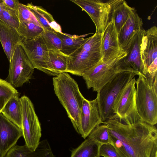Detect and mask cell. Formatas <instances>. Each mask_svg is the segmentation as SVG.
<instances>
[{"label":"cell","instance_id":"11","mask_svg":"<svg viewBox=\"0 0 157 157\" xmlns=\"http://www.w3.org/2000/svg\"><path fill=\"white\" fill-rule=\"evenodd\" d=\"M21 45L34 68L56 76L51 68L49 50L42 35L31 39L23 40Z\"/></svg>","mask_w":157,"mask_h":157},{"label":"cell","instance_id":"34","mask_svg":"<svg viewBox=\"0 0 157 157\" xmlns=\"http://www.w3.org/2000/svg\"><path fill=\"white\" fill-rule=\"evenodd\" d=\"M147 73L153 78L157 75V59L155 60L148 67Z\"/></svg>","mask_w":157,"mask_h":157},{"label":"cell","instance_id":"20","mask_svg":"<svg viewBox=\"0 0 157 157\" xmlns=\"http://www.w3.org/2000/svg\"><path fill=\"white\" fill-rule=\"evenodd\" d=\"M26 6L34 15L44 31L54 33L61 32L60 26L54 19L52 15L40 6L28 3Z\"/></svg>","mask_w":157,"mask_h":157},{"label":"cell","instance_id":"16","mask_svg":"<svg viewBox=\"0 0 157 157\" xmlns=\"http://www.w3.org/2000/svg\"><path fill=\"white\" fill-rule=\"evenodd\" d=\"M141 60L147 71L149 65L157 59V28L154 26L145 30L140 47Z\"/></svg>","mask_w":157,"mask_h":157},{"label":"cell","instance_id":"12","mask_svg":"<svg viewBox=\"0 0 157 157\" xmlns=\"http://www.w3.org/2000/svg\"><path fill=\"white\" fill-rule=\"evenodd\" d=\"M103 124L97 98L90 101L84 98L81 111L79 134L85 139L94 128Z\"/></svg>","mask_w":157,"mask_h":157},{"label":"cell","instance_id":"31","mask_svg":"<svg viewBox=\"0 0 157 157\" xmlns=\"http://www.w3.org/2000/svg\"><path fill=\"white\" fill-rule=\"evenodd\" d=\"M0 19L16 29L19 25L20 22L17 14L6 7V9L4 10L0 14Z\"/></svg>","mask_w":157,"mask_h":157},{"label":"cell","instance_id":"13","mask_svg":"<svg viewBox=\"0 0 157 157\" xmlns=\"http://www.w3.org/2000/svg\"><path fill=\"white\" fill-rule=\"evenodd\" d=\"M23 136L22 130L1 113H0V157H5L8 151Z\"/></svg>","mask_w":157,"mask_h":157},{"label":"cell","instance_id":"19","mask_svg":"<svg viewBox=\"0 0 157 157\" xmlns=\"http://www.w3.org/2000/svg\"><path fill=\"white\" fill-rule=\"evenodd\" d=\"M5 157H56L53 154L48 140L40 141L34 151L29 149L25 144L15 145L7 152Z\"/></svg>","mask_w":157,"mask_h":157},{"label":"cell","instance_id":"28","mask_svg":"<svg viewBox=\"0 0 157 157\" xmlns=\"http://www.w3.org/2000/svg\"><path fill=\"white\" fill-rule=\"evenodd\" d=\"M42 36L49 50H61L62 46V41L56 33L44 31L42 34Z\"/></svg>","mask_w":157,"mask_h":157},{"label":"cell","instance_id":"22","mask_svg":"<svg viewBox=\"0 0 157 157\" xmlns=\"http://www.w3.org/2000/svg\"><path fill=\"white\" fill-rule=\"evenodd\" d=\"M1 113L21 128V102L19 96H15L11 98L5 106Z\"/></svg>","mask_w":157,"mask_h":157},{"label":"cell","instance_id":"9","mask_svg":"<svg viewBox=\"0 0 157 157\" xmlns=\"http://www.w3.org/2000/svg\"><path fill=\"white\" fill-rule=\"evenodd\" d=\"M9 62L6 81L14 87H21L31 79L35 68L21 45L16 46Z\"/></svg>","mask_w":157,"mask_h":157},{"label":"cell","instance_id":"17","mask_svg":"<svg viewBox=\"0 0 157 157\" xmlns=\"http://www.w3.org/2000/svg\"><path fill=\"white\" fill-rule=\"evenodd\" d=\"M142 20L135 9L118 34L119 44L124 51L135 36L143 29Z\"/></svg>","mask_w":157,"mask_h":157},{"label":"cell","instance_id":"1","mask_svg":"<svg viewBox=\"0 0 157 157\" xmlns=\"http://www.w3.org/2000/svg\"><path fill=\"white\" fill-rule=\"evenodd\" d=\"M103 124L108 129L109 144L119 157L157 156V130L154 125L142 121L128 125L117 118Z\"/></svg>","mask_w":157,"mask_h":157},{"label":"cell","instance_id":"26","mask_svg":"<svg viewBox=\"0 0 157 157\" xmlns=\"http://www.w3.org/2000/svg\"><path fill=\"white\" fill-rule=\"evenodd\" d=\"M17 30L23 40L34 38L41 35L44 32L40 26L26 22L20 23Z\"/></svg>","mask_w":157,"mask_h":157},{"label":"cell","instance_id":"6","mask_svg":"<svg viewBox=\"0 0 157 157\" xmlns=\"http://www.w3.org/2000/svg\"><path fill=\"white\" fill-rule=\"evenodd\" d=\"M124 0H70L85 11L94 23L96 32L102 33L111 21L114 10Z\"/></svg>","mask_w":157,"mask_h":157},{"label":"cell","instance_id":"8","mask_svg":"<svg viewBox=\"0 0 157 157\" xmlns=\"http://www.w3.org/2000/svg\"><path fill=\"white\" fill-rule=\"evenodd\" d=\"M20 99L23 137L25 144L31 150L34 151L40 141L41 136L40 124L30 99L27 96L23 95Z\"/></svg>","mask_w":157,"mask_h":157},{"label":"cell","instance_id":"4","mask_svg":"<svg viewBox=\"0 0 157 157\" xmlns=\"http://www.w3.org/2000/svg\"><path fill=\"white\" fill-rule=\"evenodd\" d=\"M126 52L116 58L106 62L101 60L97 64L82 75L87 88H92L97 93L108 82L119 74L125 71L138 74L126 63L124 58Z\"/></svg>","mask_w":157,"mask_h":157},{"label":"cell","instance_id":"21","mask_svg":"<svg viewBox=\"0 0 157 157\" xmlns=\"http://www.w3.org/2000/svg\"><path fill=\"white\" fill-rule=\"evenodd\" d=\"M56 33L60 38L62 42L60 52L68 56H71L75 53L89 38H84L88 34L78 36L71 35L62 32H58Z\"/></svg>","mask_w":157,"mask_h":157},{"label":"cell","instance_id":"30","mask_svg":"<svg viewBox=\"0 0 157 157\" xmlns=\"http://www.w3.org/2000/svg\"><path fill=\"white\" fill-rule=\"evenodd\" d=\"M17 13L20 23L26 22L32 23L41 26L34 15L29 10L26 5L20 3L18 5Z\"/></svg>","mask_w":157,"mask_h":157},{"label":"cell","instance_id":"2","mask_svg":"<svg viewBox=\"0 0 157 157\" xmlns=\"http://www.w3.org/2000/svg\"><path fill=\"white\" fill-rule=\"evenodd\" d=\"M55 93L66 110L76 131L80 132V118L84 97L76 82L67 72L52 78Z\"/></svg>","mask_w":157,"mask_h":157},{"label":"cell","instance_id":"27","mask_svg":"<svg viewBox=\"0 0 157 157\" xmlns=\"http://www.w3.org/2000/svg\"><path fill=\"white\" fill-rule=\"evenodd\" d=\"M19 95V93L15 87L6 80L0 78V113L11 98Z\"/></svg>","mask_w":157,"mask_h":157},{"label":"cell","instance_id":"23","mask_svg":"<svg viewBox=\"0 0 157 157\" xmlns=\"http://www.w3.org/2000/svg\"><path fill=\"white\" fill-rule=\"evenodd\" d=\"M101 145L87 137L77 147L72 150L71 157H100L99 151Z\"/></svg>","mask_w":157,"mask_h":157},{"label":"cell","instance_id":"10","mask_svg":"<svg viewBox=\"0 0 157 157\" xmlns=\"http://www.w3.org/2000/svg\"><path fill=\"white\" fill-rule=\"evenodd\" d=\"M101 47L83 45L72 55L68 56L65 72L82 76L86 71L101 59Z\"/></svg>","mask_w":157,"mask_h":157},{"label":"cell","instance_id":"18","mask_svg":"<svg viewBox=\"0 0 157 157\" xmlns=\"http://www.w3.org/2000/svg\"><path fill=\"white\" fill-rule=\"evenodd\" d=\"M23 40L17 29L0 19V42L9 61L15 47Z\"/></svg>","mask_w":157,"mask_h":157},{"label":"cell","instance_id":"35","mask_svg":"<svg viewBox=\"0 0 157 157\" xmlns=\"http://www.w3.org/2000/svg\"><path fill=\"white\" fill-rule=\"evenodd\" d=\"M6 7L4 5L2 0H0V14L2 12L6 9Z\"/></svg>","mask_w":157,"mask_h":157},{"label":"cell","instance_id":"29","mask_svg":"<svg viewBox=\"0 0 157 157\" xmlns=\"http://www.w3.org/2000/svg\"><path fill=\"white\" fill-rule=\"evenodd\" d=\"M87 137L101 144H109L108 129L104 124L96 127Z\"/></svg>","mask_w":157,"mask_h":157},{"label":"cell","instance_id":"24","mask_svg":"<svg viewBox=\"0 0 157 157\" xmlns=\"http://www.w3.org/2000/svg\"><path fill=\"white\" fill-rule=\"evenodd\" d=\"M135 9L128 5L127 2L123 0L116 8L113 15L114 25L118 34L126 22L130 15Z\"/></svg>","mask_w":157,"mask_h":157},{"label":"cell","instance_id":"25","mask_svg":"<svg viewBox=\"0 0 157 157\" xmlns=\"http://www.w3.org/2000/svg\"><path fill=\"white\" fill-rule=\"evenodd\" d=\"M51 68L56 76L65 72L67 65L68 56L60 51L49 50Z\"/></svg>","mask_w":157,"mask_h":157},{"label":"cell","instance_id":"3","mask_svg":"<svg viewBox=\"0 0 157 157\" xmlns=\"http://www.w3.org/2000/svg\"><path fill=\"white\" fill-rule=\"evenodd\" d=\"M154 78L147 73L145 75L140 74L136 83L138 114L142 121L153 125L157 123V84L153 82Z\"/></svg>","mask_w":157,"mask_h":157},{"label":"cell","instance_id":"36","mask_svg":"<svg viewBox=\"0 0 157 157\" xmlns=\"http://www.w3.org/2000/svg\"><path fill=\"white\" fill-rule=\"evenodd\" d=\"M155 157H157V156H156Z\"/></svg>","mask_w":157,"mask_h":157},{"label":"cell","instance_id":"33","mask_svg":"<svg viewBox=\"0 0 157 157\" xmlns=\"http://www.w3.org/2000/svg\"><path fill=\"white\" fill-rule=\"evenodd\" d=\"M5 6L9 9L16 13L18 16V5L20 3L18 0H2Z\"/></svg>","mask_w":157,"mask_h":157},{"label":"cell","instance_id":"15","mask_svg":"<svg viewBox=\"0 0 157 157\" xmlns=\"http://www.w3.org/2000/svg\"><path fill=\"white\" fill-rule=\"evenodd\" d=\"M145 30L143 28L135 36L124 50L127 56L124 58L127 65L139 74L146 75L147 71L142 62L140 55V47Z\"/></svg>","mask_w":157,"mask_h":157},{"label":"cell","instance_id":"7","mask_svg":"<svg viewBox=\"0 0 157 157\" xmlns=\"http://www.w3.org/2000/svg\"><path fill=\"white\" fill-rule=\"evenodd\" d=\"M136 83L135 78L134 77L119 94L113 107L116 117L121 121L128 125L142 121L136 106Z\"/></svg>","mask_w":157,"mask_h":157},{"label":"cell","instance_id":"5","mask_svg":"<svg viewBox=\"0 0 157 157\" xmlns=\"http://www.w3.org/2000/svg\"><path fill=\"white\" fill-rule=\"evenodd\" d=\"M136 74L129 71L122 72L107 83L98 92L97 98L98 108L103 122L117 118L113 107L120 92Z\"/></svg>","mask_w":157,"mask_h":157},{"label":"cell","instance_id":"32","mask_svg":"<svg viewBox=\"0 0 157 157\" xmlns=\"http://www.w3.org/2000/svg\"><path fill=\"white\" fill-rule=\"evenodd\" d=\"M99 155L103 157H119L114 147L109 144H102L100 148Z\"/></svg>","mask_w":157,"mask_h":157},{"label":"cell","instance_id":"14","mask_svg":"<svg viewBox=\"0 0 157 157\" xmlns=\"http://www.w3.org/2000/svg\"><path fill=\"white\" fill-rule=\"evenodd\" d=\"M101 51V60L103 62L113 59L125 52L120 47L113 18L102 33Z\"/></svg>","mask_w":157,"mask_h":157}]
</instances>
